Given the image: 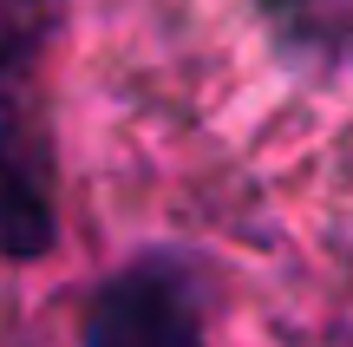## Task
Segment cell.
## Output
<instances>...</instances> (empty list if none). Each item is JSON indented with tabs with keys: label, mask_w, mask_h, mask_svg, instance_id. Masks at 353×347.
I'll list each match as a JSON object with an SVG mask.
<instances>
[{
	"label": "cell",
	"mask_w": 353,
	"mask_h": 347,
	"mask_svg": "<svg viewBox=\"0 0 353 347\" xmlns=\"http://www.w3.org/2000/svg\"><path fill=\"white\" fill-rule=\"evenodd\" d=\"M72 0H0V262H46L59 249V131L52 46Z\"/></svg>",
	"instance_id": "6da1fadb"
},
{
	"label": "cell",
	"mask_w": 353,
	"mask_h": 347,
	"mask_svg": "<svg viewBox=\"0 0 353 347\" xmlns=\"http://www.w3.org/2000/svg\"><path fill=\"white\" fill-rule=\"evenodd\" d=\"M79 347H210L203 275L176 249H138L92 288Z\"/></svg>",
	"instance_id": "7a4b0ae2"
}]
</instances>
